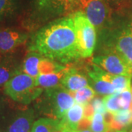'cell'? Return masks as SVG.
Listing matches in <instances>:
<instances>
[{"instance_id":"obj_1","label":"cell","mask_w":132,"mask_h":132,"mask_svg":"<svg viewBox=\"0 0 132 132\" xmlns=\"http://www.w3.org/2000/svg\"><path fill=\"white\" fill-rule=\"evenodd\" d=\"M30 50L60 62H68L80 57L72 18L57 19L43 27L35 35Z\"/></svg>"},{"instance_id":"obj_2","label":"cell","mask_w":132,"mask_h":132,"mask_svg":"<svg viewBox=\"0 0 132 132\" xmlns=\"http://www.w3.org/2000/svg\"><path fill=\"white\" fill-rule=\"evenodd\" d=\"M43 89L38 87L36 79L24 73H19L5 85V92L13 101L28 104L42 94Z\"/></svg>"},{"instance_id":"obj_3","label":"cell","mask_w":132,"mask_h":132,"mask_svg":"<svg viewBox=\"0 0 132 132\" xmlns=\"http://www.w3.org/2000/svg\"><path fill=\"white\" fill-rule=\"evenodd\" d=\"M71 17L74 24L80 57L86 58L92 56L96 43L95 27L81 11L71 13Z\"/></svg>"},{"instance_id":"obj_4","label":"cell","mask_w":132,"mask_h":132,"mask_svg":"<svg viewBox=\"0 0 132 132\" xmlns=\"http://www.w3.org/2000/svg\"><path fill=\"white\" fill-rule=\"evenodd\" d=\"M44 97L46 109L54 119H62L67 111L75 104L74 93L64 87H57L48 89Z\"/></svg>"},{"instance_id":"obj_5","label":"cell","mask_w":132,"mask_h":132,"mask_svg":"<svg viewBox=\"0 0 132 132\" xmlns=\"http://www.w3.org/2000/svg\"><path fill=\"white\" fill-rule=\"evenodd\" d=\"M93 61L95 65L109 73L131 76L130 65L118 52H111L106 55L95 57Z\"/></svg>"},{"instance_id":"obj_6","label":"cell","mask_w":132,"mask_h":132,"mask_svg":"<svg viewBox=\"0 0 132 132\" xmlns=\"http://www.w3.org/2000/svg\"><path fill=\"white\" fill-rule=\"evenodd\" d=\"M76 11L84 13L95 27H101L106 18V8L103 0H77Z\"/></svg>"},{"instance_id":"obj_7","label":"cell","mask_w":132,"mask_h":132,"mask_svg":"<svg viewBox=\"0 0 132 132\" xmlns=\"http://www.w3.org/2000/svg\"><path fill=\"white\" fill-rule=\"evenodd\" d=\"M35 112L25 109L18 112L6 123L0 132H31L34 123Z\"/></svg>"},{"instance_id":"obj_8","label":"cell","mask_w":132,"mask_h":132,"mask_svg":"<svg viewBox=\"0 0 132 132\" xmlns=\"http://www.w3.org/2000/svg\"><path fill=\"white\" fill-rule=\"evenodd\" d=\"M77 0H35V5L40 13L57 15L76 12Z\"/></svg>"},{"instance_id":"obj_9","label":"cell","mask_w":132,"mask_h":132,"mask_svg":"<svg viewBox=\"0 0 132 132\" xmlns=\"http://www.w3.org/2000/svg\"><path fill=\"white\" fill-rule=\"evenodd\" d=\"M27 40L26 34L11 29H0V54H7L24 44Z\"/></svg>"},{"instance_id":"obj_10","label":"cell","mask_w":132,"mask_h":132,"mask_svg":"<svg viewBox=\"0 0 132 132\" xmlns=\"http://www.w3.org/2000/svg\"><path fill=\"white\" fill-rule=\"evenodd\" d=\"M95 73L102 79L113 85L116 93H121L124 90L131 89V76L123 75H113L102 70L96 65H93Z\"/></svg>"},{"instance_id":"obj_11","label":"cell","mask_w":132,"mask_h":132,"mask_svg":"<svg viewBox=\"0 0 132 132\" xmlns=\"http://www.w3.org/2000/svg\"><path fill=\"white\" fill-rule=\"evenodd\" d=\"M88 85L89 81L87 79L85 76L76 72L74 69H68L61 83L62 87L73 93Z\"/></svg>"},{"instance_id":"obj_12","label":"cell","mask_w":132,"mask_h":132,"mask_svg":"<svg viewBox=\"0 0 132 132\" xmlns=\"http://www.w3.org/2000/svg\"><path fill=\"white\" fill-rule=\"evenodd\" d=\"M117 52H119L127 62L132 65V27L124 31L118 38L117 44Z\"/></svg>"},{"instance_id":"obj_13","label":"cell","mask_w":132,"mask_h":132,"mask_svg":"<svg viewBox=\"0 0 132 132\" xmlns=\"http://www.w3.org/2000/svg\"><path fill=\"white\" fill-rule=\"evenodd\" d=\"M68 69L65 68L64 70L55 73H48V74H39L35 79L36 84L38 87H42L43 89H52L57 87L61 86L62 80L65 75Z\"/></svg>"},{"instance_id":"obj_14","label":"cell","mask_w":132,"mask_h":132,"mask_svg":"<svg viewBox=\"0 0 132 132\" xmlns=\"http://www.w3.org/2000/svg\"><path fill=\"white\" fill-rule=\"evenodd\" d=\"M84 118V105L80 104H74L69 109L61 119L62 123L72 129L77 131L79 123Z\"/></svg>"},{"instance_id":"obj_15","label":"cell","mask_w":132,"mask_h":132,"mask_svg":"<svg viewBox=\"0 0 132 132\" xmlns=\"http://www.w3.org/2000/svg\"><path fill=\"white\" fill-rule=\"evenodd\" d=\"M20 73V68L13 60L5 58L0 60V86L5 85L15 75Z\"/></svg>"},{"instance_id":"obj_16","label":"cell","mask_w":132,"mask_h":132,"mask_svg":"<svg viewBox=\"0 0 132 132\" xmlns=\"http://www.w3.org/2000/svg\"><path fill=\"white\" fill-rule=\"evenodd\" d=\"M89 76L90 78V83L96 93L106 96L116 93L113 85L102 79L93 71L89 72Z\"/></svg>"},{"instance_id":"obj_17","label":"cell","mask_w":132,"mask_h":132,"mask_svg":"<svg viewBox=\"0 0 132 132\" xmlns=\"http://www.w3.org/2000/svg\"><path fill=\"white\" fill-rule=\"evenodd\" d=\"M43 57L42 55L37 52H31L24 60L22 71L23 73L30 76L31 77L36 79L39 75L38 65L40 60Z\"/></svg>"},{"instance_id":"obj_18","label":"cell","mask_w":132,"mask_h":132,"mask_svg":"<svg viewBox=\"0 0 132 132\" xmlns=\"http://www.w3.org/2000/svg\"><path fill=\"white\" fill-rule=\"evenodd\" d=\"M132 124V111L131 109L120 110L114 114V120L110 128L115 131H123Z\"/></svg>"},{"instance_id":"obj_19","label":"cell","mask_w":132,"mask_h":132,"mask_svg":"<svg viewBox=\"0 0 132 132\" xmlns=\"http://www.w3.org/2000/svg\"><path fill=\"white\" fill-rule=\"evenodd\" d=\"M65 69V67L59 64L56 61L48 59L46 57H42L38 65L39 74H48L55 73L58 71Z\"/></svg>"},{"instance_id":"obj_20","label":"cell","mask_w":132,"mask_h":132,"mask_svg":"<svg viewBox=\"0 0 132 132\" xmlns=\"http://www.w3.org/2000/svg\"><path fill=\"white\" fill-rule=\"evenodd\" d=\"M95 93V91L92 87H90L89 85L84 87L74 92L75 102L82 105L88 104L94 98Z\"/></svg>"},{"instance_id":"obj_21","label":"cell","mask_w":132,"mask_h":132,"mask_svg":"<svg viewBox=\"0 0 132 132\" xmlns=\"http://www.w3.org/2000/svg\"><path fill=\"white\" fill-rule=\"evenodd\" d=\"M58 119L40 118L33 123L31 132H52Z\"/></svg>"},{"instance_id":"obj_22","label":"cell","mask_w":132,"mask_h":132,"mask_svg":"<svg viewBox=\"0 0 132 132\" xmlns=\"http://www.w3.org/2000/svg\"><path fill=\"white\" fill-rule=\"evenodd\" d=\"M90 129L93 132H106L110 128L105 123L103 114L95 112L91 119Z\"/></svg>"},{"instance_id":"obj_23","label":"cell","mask_w":132,"mask_h":132,"mask_svg":"<svg viewBox=\"0 0 132 132\" xmlns=\"http://www.w3.org/2000/svg\"><path fill=\"white\" fill-rule=\"evenodd\" d=\"M104 102L106 109L110 112L114 114L121 110L120 105V93L104 96Z\"/></svg>"},{"instance_id":"obj_24","label":"cell","mask_w":132,"mask_h":132,"mask_svg":"<svg viewBox=\"0 0 132 132\" xmlns=\"http://www.w3.org/2000/svg\"><path fill=\"white\" fill-rule=\"evenodd\" d=\"M132 104V91L131 89L120 93V105L121 110L129 109Z\"/></svg>"},{"instance_id":"obj_25","label":"cell","mask_w":132,"mask_h":132,"mask_svg":"<svg viewBox=\"0 0 132 132\" xmlns=\"http://www.w3.org/2000/svg\"><path fill=\"white\" fill-rule=\"evenodd\" d=\"M13 8V0H0V19H2L11 13Z\"/></svg>"},{"instance_id":"obj_26","label":"cell","mask_w":132,"mask_h":132,"mask_svg":"<svg viewBox=\"0 0 132 132\" xmlns=\"http://www.w3.org/2000/svg\"><path fill=\"white\" fill-rule=\"evenodd\" d=\"M90 103L94 109L95 112L101 113L104 114V112L106 111L104 102V98H101L100 97H94L91 100Z\"/></svg>"},{"instance_id":"obj_27","label":"cell","mask_w":132,"mask_h":132,"mask_svg":"<svg viewBox=\"0 0 132 132\" xmlns=\"http://www.w3.org/2000/svg\"><path fill=\"white\" fill-rule=\"evenodd\" d=\"M94 114V109L90 102L84 105V118L91 120Z\"/></svg>"},{"instance_id":"obj_28","label":"cell","mask_w":132,"mask_h":132,"mask_svg":"<svg viewBox=\"0 0 132 132\" xmlns=\"http://www.w3.org/2000/svg\"><path fill=\"white\" fill-rule=\"evenodd\" d=\"M90 125H91V120L87 119V118H83V119L79 123L78 127H77V131H81L83 129H87V128H90Z\"/></svg>"},{"instance_id":"obj_29","label":"cell","mask_w":132,"mask_h":132,"mask_svg":"<svg viewBox=\"0 0 132 132\" xmlns=\"http://www.w3.org/2000/svg\"><path fill=\"white\" fill-rule=\"evenodd\" d=\"M103 115H104V119L105 123H106L109 126V128H110V126H111V124H112L114 120V113L110 112H109V111L106 110Z\"/></svg>"},{"instance_id":"obj_30","label":"cell","mask_w":132,"mask_h":132,"mask_svg":"<svg viewBox=\"0 0 132 132\" xmlns=\"http://www.w3.org/2000/svg\"><path fill=\"white\" fill-rule=\"evenodd\" d=\"M52 132H62V125L61 120H57L54 126L52 129Z\"/></svg>"},{"instance_id":"obj_31","label":"cell","mask_w":132,"mask_h":132,"mask_svg":"<svg viewBox=\"0 0 132 132\" xmlns=\"http://www.w3.org/2000/svg\"><path fill=\"white\" fill-rule=\"evenodd\" d=\"M62 132H77V131H75V130L72 129V128H69L68 126L64 125L62 123Z\"/></svg>"},{"instance_id":"obj_32","label":"cell","mask_w":132,"mask_h":132,"mask_svg":"<svg viewBox=\"0 0 132 132\" xmlns=\"http://www.w3.org/2000/svg\"><path fill=\"white\" fill-rule=\"evenodd\" d=\"M77 132H93L91 131L90 128H87V129H83V130H81V131H78Z\"/></svg>"},{"instance_id":"obj_33","label":"cell","mask_w":132,"mask_h":132,"mask_svg":"<svg viewBox=\"0 0 132 132\" xmlns=\"http://www.w3.org/2000/svg\"><path fill=\"white\" fill-rule=\"evenodd\" d=\"M106 132H118V131H115V130H113V129H109L108 131Z\"/></svg>"},{"instance_id":"obj_34","label":"cell","mask_w":132,"mask_h":132,"mask_svg":"<svg viewBox=\"0 0 132 132\" xmlns=\"http://www.w3.org/2000/svg\"><path fill=\"white\" fill-rule=\"evenodd\" d=\"M127 132H132V124H131V127H130V128L128 130Z\"/></svg>"},{"instance_id":"obj_35","label":"cell","mask_w":132,"mask_h":132,"mask_svg":"<svg viewBox=\"0 0 132 132\" xmlns=\"http://www.w3.org/2000/svg\"><path fill=\"white\" fill-rule=\"evenodd\" d=\"M130 67H131V77H132V65Z\"/></svg>"},{"instance_id":"obj_36","label":"cell","mask_w":132,"mask_h":132,"mask_svg":"<svg viewBox=\"0 0 132 132\" xmlns=\"http://www.w3.org/2000/svg\"><path fill=\"white\" fill-rule=\"evenodd\" d=\"M118 132H127L126 130H123V131H118Z\"/></svg>"}]
</instances>
